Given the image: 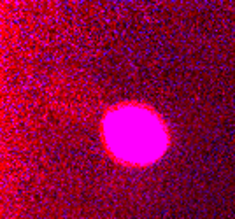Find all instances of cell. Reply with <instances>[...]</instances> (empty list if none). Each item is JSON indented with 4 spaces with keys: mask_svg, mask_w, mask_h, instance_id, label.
<instances>
[{
    "mask_svg": "<svg viewBox=\"0 0 235 219\" xmlns=\"http://www.w3.org/2000/svg\"><path fill=\"white\" fill-rule=\"evenodd\" d=\"M107 139L116 154L134 161H148L162 153L163 130L144 111H119L107 119Z\"/></svg>",
    "mask_w": 235,
    "mask_h": 219,
    "instance_id": "6da1fadb",
    "label": "cell"
}]
</instances>
